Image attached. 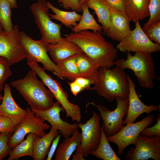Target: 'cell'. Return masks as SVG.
<instances>
[{
	"label": "cell",
	"mask_w": 160,
	"mask_h": 160,
	"mask_svg": "<svg viewBox=\"0 0 160 160\" xmlns=\"http://www.w3.org/2000/svg\"><path fill=\"white\" fill-rule=\"evenodd\" d=\"M65 38L77 44L99 66L110 68L117 57V49L107 41L100 32L88 30L65 35Z\"/></svg>",
	"instance_id": "cell-1"
},
{
	"label": "cell",
	"mask_w": 160,
	"mask_h": 160,
	"mask_svg": "<svg viewBox=\"0 0 160 160\" xmlns=\"http://www.w3.org/2000/svg\"><path fill=\"white\" fill-rule=\"evenodd\" d=\"M10 66L6 58L0 56V92L3 89L4 83L12 74Z\"/></svg>",
	"instance_id": "cell-32"
},
{
	"label": "cell",
	"mask_w": 160,
	"mask_h": 160,
	"mask_svg": "<svg viewBox=\"0 0 160 160\" xmlns=\"http://www.w3.org/2000/svg\"><path fill=\"white\" fill-rule=\"evenodd\" d=\"M30 9L42 35L40 40L41 42L46 45L54 44L62 39L61 25L51 20L49 8L45 0H38L37 2L31 5Z\"/></svg>",
	"instance_id": "cell-6"
},
{
	"label": "cell",
	"mask_w": 160,
	"mask_h": 160,
	"mask_svg": "<svg viewBox=\"0 0 160 160\" xmlns=\"http://www.w3.org/2000/svg\"><path fill=\"white\" fill-rule=\"evenodd\" d=\"M17 127L9 118L3 116H0V133L14 132Z\"/></svg>",
	"instance_id": "cell-36"
},
{
	"label": "cell",
	"mask_w": 160,
	"mask_h": 160,
	"mask_svg": "<svg viewBox=\"0 0 160 160\" xmlns=\"http://www.w3.org/2000/svg\"><path fill=\"white\" fill-rule=\"evenodd\" d=\"M127 59H119L114 62L116 67L133 71L140 86L151 89L154 86L153 80L157 77L151 53L137 52L133 55L127 52Z\"/></svg>",
	"instance_id": "cell-4"
},
{
	"label": "cell",
	"mask_w": 160,
	"mask_h": 160,
	"mask_svg": "<svg viewBox=\"0 0 160 160\" xmlns=\"http://www.w3.org/2000/svg\"><path fill=\"white\" fill-rule=\"evenodd\" d=\"M144 31L149 39L160 44V21L150 27Z\"/></svg>",
	"instance_id": "cell-35"
},
{
	"label": "cell",
	"mask_w": 160,
	"mask_h": 160,
	"mask_svg": "<svg viewBox=\"0 0 160 160\" xmlns=\"http://www.w3.org/2000/svg\"><path fill=\"white\" fill-rule=\"evenodd\" d=\"M156 124L150 127L144 128L140 134L149 137L156 136L160 137V114H158L155 118Z\"/></svg>",
	"instance_id": "cell-34"
},
{
	"label": "cell",
	"mask_w": 160,
	"mask_h": 160,
	"mask_svg": "<svg viewBox=\"0 0 160 160\" xmlns=\"http://www.w3.org/2000/svg\"><path fill=\"white\" fill-rule=\"evenodd\" d=\"M154 119L153 115L148 114L138 122L127 124L115 135L107 137V139L109 142L116 144L118 148V154L121 155L128 146L132 144L135 145L140 132L144 128L151 124Z\"/></svg>",
	"instance_id": "cell-12"
},
{
	"label": "cell",
	"mask_w": 160,
	"mask_h": 160,
	"mask_svg": "<svg viewBox=\"0 0 160 160\" xmlns=\"http://www.w3.org/2000/svg\"><path fill=\"white\" fill-rule=\"evenodd\" d=\"M46 47L52 61L56 64L72 56L83 52L77 44L65 38L55 44H47Z\"/></svg>",
	"instance_id": "cell-19"
},
{
	"label": "cell",
	"mask_w": 160,
	"mask_h": 160,
	"mask_svg": "<svg viewBox=\"0 0 160 160\" xmlns=\"http://www.w3.org/2000/svg\"><path fill=\"white\" fill-rule=\"evenodd\" d=\"M82 15L79 23L71 29L73 32L76 33L81 31L91 30L93 32H101L103 29L102 26L99 25L95 19L93 15L90 12L86 2L81 6Z\"/></svg>",
	"instance_id": "cell-24"
},
{
	"label": "cell",
	"mask_w": 160,
	"mask_h": 160,
	"mask_svg": "<svg viewBox=\"0 0 160 160\" xmlns=\"http://www.w3.org/2000/svg\"><path fill=\"white\" fill-rule=\"evenodd\" d=\"M13 132L0 133V160L9 155L13 149L8 145V140Z\"/></svg>",
	"instance_id": "cell-33"
},
{
	"label": "cell",
	"mask_w": 160,
	"mask_h": 160,
	"mask_svg": "<svg viewBox=\"0 0 160 160\" xmlns=\"http://www.w3.org/2000/svg\"><path fill=\"white\" fill-rule=\"evenodd\" d=\"M87 0H79L80 4L81 7L82 5L84 3L86 2Z\"/></svg>",
	"instance_id": "cell-44"
},
{
	"label": "cell",
	"mask_w": 160,
	"mask_h": 160,
	"mask_svg": "<svg viewBox=\"0 0 160 160\" xmlns=\"http://www.w3.org/2000/svg\"><path fill=\"white\" fill-rule=\"evenodd\" d=\"M100 117L96 112L93 111L92 117L84 124L79 122L78 127L81 130V141L77 146L76 151L87 157L91 151L96 149L98 146L101 136Z\"/></svg>",
	"instance_id": "cell-9"
},
{
	"label": "cell",
	"mask_w": 160,
	"mask_h": 160,
	"mask_svg": "<svg viewBox=\"0 0 160 160\" xmlns=\"http://www.w3.org/2000/svg\"><path fill=\"white\" fill-rule=\"evenodd\" d=\"M17 25L9 33L0 34V56L6 58L10 65L26 58V54L20 41Z\"/></svg>",
	"instance_id": "cell-13"
},
{
	"label": "cell",
	"mask_w": 160,
	"mask_h": 160,
	"mask_svg": "<svg viewBox=\"0 0 160 160\" xmlns=\"http://www.w3.org/2000/svg\"><path fill=\"white\" fill-rule=\"evenodd\" d=\"M107 137L101 127V136L97 148L91 151L90 154L103 160H121L110 146Z\"/></svg>",
	"instance_id": "cell-28"
},
{
	"label": "cell",
	"mask_w": 160,
	"mask_h": 160,
	"mask_svg": "<svg viewBox=\"0 0 160 160\" xmlns=\"http://www.w3.org/2000/svg\"><path fill=\"white\" fill-rule=\"evenodd\" d=\"M130 33L117 44L116 47L124 53L132 52L152 53L160 50V44L149 39L141 27L139 21Z\"/></svg>",
	"instance_id": "cell-10"
},
{
	"label": "cell",
	"mask_w": 160,
	"mask_h": 160,
	"mask_svg": "<svg viewBox=\"0 0 160 160\" xmlns=\"http://www.w3.org/2000/svg\"><path fill=\"white\" fill-rule=\"evenodd\" d=\"M3 89L4 94L0 104V113L1 116L9 118L14 124L18 126L25 118L27 111L20 107L14 100L9 84H5Z\"/></svg>",
	"instance_id": "cell-17"
},
{
	"label": "cell",
	"mask_w": 160,
	"mask_h": 160,
	"mask_svg": "<svg viewBox=\"0 0 160 160\" xmlns=\"http://www.w3.org/2000/svg\"><path fill=\"white\" fill-rule=\"evenodd\" d=\"M110 8L111 24L106 34L112 40L120 42L131 32V20L125 13Z\"/></svg>",
	"instance_id": "cell-18"
},
{
	"label": "cell",
	"mask_w": 160,
	"mask_h": 160,
	"mask_svg": "<svg viewBox=\"0 0 160 160\" xmlns=\"http://www.w3.org/2000/svg\"><path fill=\"white\" fill-rule=\"evenodd\" d=\"M129 83V93L128 97L129 105L127 114L124 125L133 123L140 115L143 113L151 114L153 111H159L160 105L151 104L147 105L143 103L139 98L135 89V85L128 75H127Z\"/></svg>",
	"instance_id": "cell-16"
},
{
	"label": "cell",
	"mask_w": 160,
	"mask_h": 160,
	"mask_svg": "<svg viewBox=\"0 0 160 160\" xmlns=\"http://www.w3.org/2000/svg\"><path fill=\"white\" fill-rule=\"evenodd\" d=\"M72 135L71 137H65L58 146L55 155V160H68L76 147L81 144V134L78 132V129Z\"/></svg>",
	"instance_id": "cell-22"
},
{
	"label": "cell",
	"mask_w": 160,
	"mask_h": 160,
	"mask_svg": "<svg viewBox=\"0 0 160 160\" xmlns=\"http://www.w3.org/2000/svg\"><path fill=\"white\" fill-rule=\"evenodd\" d=\"M49 8L55 13H49L51 19H55L60 22L68 28H71L72 26H76L77 22L79 21L81 15L77 13L75 10L68 12L60 10L53 6L50 2H47Z\"/></svg>",
	"instance_id": "cell-25"
},
{
	"label": "cell",
	"mask_w": 160,
	"mask_h": 160,
	"mask_svg": "<svg viewBox=\"0 0 160 160\" xmlns=\"http://www.w3.org/2000/svg\"><path fill=\"white\" fill-rule=\"evenodd\" d=\"M12 9L9 1L0 0V23L5 32H10L13 28L11 20Z\"/></svg>",
	"instance_id": "cell-30"
},
{
	"label": "cell",
	"mask_w": 160,
	"mask_h": 160,
	"mask_svg": "<svg viewBox=\"0 0 160 160\" xmlns=\"http://www.w3.org/2000/svg\"><path fill=\"white\" fill-rule=\"evenodd\" d=\"M74 81L79 84L84 90L90 89L91 85L95 84V81L94 79L81 76L78 77Z\"/></svg>",
	"instance_id": "cell-38"
},
{
	"label": "cell",
	"mask_w": 160,
	"mask_h": 160,
	"mask_svg": "<svg viewBox=\"0 0 160 160\" xmlns=\"http://www.w3.org/2000/svg\"><path fill=\"white\" fill-rule=\"evenodd\" d=\"M36 72L31 69L23 78L10 82L22 96L31 110L47 109L55 104L54 96L49 89L37 78Z\"/></svg>",
	"instance_id": "cell-3"
},
{
	"label": "cell",
	"mask_w": 160,
	"mask_h": 160,
	"mask_svg": "<svg viewBox=\"0 0 160 160\" xmlns=\"http://www.w3.org/2000/svg\"><path fill=\"white\" fill-rule=\"evenodd\" d=\"M3 31V29L2 25L0 23V34Z\"/></svg>",
	"instance_id": "cell-45"
},
{
	"label": "cell",
	"mask_w": 160,
	"mask_h": 160,
	"mask_svg": "<svg viewBox=\"0 0 160 160\" xmlns=\"http://www.w3.org/2000/svg\"><path fill=\"white\" fill-rule=\"evenodd\" d=\"M76 63L80 76L94 80L100 67L97 63L83 52L78 55Z\"/></svg>",
	"instance_id": "cell-26"
},
{
	"label": "cell",
	"mask_w": 160,
	"mask_h": 160,
	"mask_svg": "<svg viewBox=\"0 0 160 160\" xmlns=\"http://www.w3.org/2000/svg\"><path fill=\"white\" fill-rule=\"evenodd\" d=\"M78 55L72 56L56 64L63 72L64 78L71 81L80 76L76 63Z\"/></svg>",
	"instance_id": "cell-29"
},
{
	"label": "cell",
	"mask_w": 160,
	"mask_h": 160,
	"mask_svg": "<svg viewBox=\"0 0 160 160\" xmlns=\"http://www.w3.org/2000/svg\"><path fill=\"white\" fill-rule=\"evenodd\" d=\"M61 3L63 7L66 9L75 10L78 12L82 11L79 0H57Z\"/></svg>",
	"instance_id": "cell-37"
},
{
	"label": "cell",
	"mask_w": 160,
	"mask_h": 160,
	"mask_svg": "<svg viewBox=\"0 0 160 160\" xmlns=\"http://www.w3.org/2000/svg\"><path fill=\"white\" fill-rule=\"evenodd\" d=\"M70 87V90L72 94L76 96L77 94L84 89L74 81L71 82H68Z\"/></svg>",
	"instance_id": "cell-41"
},
{
	"label": "cell",
	"mask_w": 160,
	"mask_h": 160,
	"mask_svg": "<svg viewBox=\"0 0 160 160\" xmlns=\"http://www.w3.org/2000/svg\"><path fill=\"white\" fill-rule=\"evenodd\" d=\"M110 7L125 13L124 0H105Z\"/></svg>",
	"instance_id": "cell-39"
},
{
	"label": "cell",
	"mask_w": 160,
	"mask_h": 160,
	"mask_svg": "<svg viewBox=\"0 0 160 160\" xmlns=\"http://www.w3.org/2000/svg\"><path fill=\"white\" fill-rule=\"evenodd\" d=\"M36 136L34 133L28 134L26 139L12 149L7 160H17L25 156H29L32 158L34 140Z\"/></svg>",
	"instance_id": "cell-27"
},
{
	"label": "cell",
	"mask_w": 160,
	"mask_h": 160,
	"mask_svg": "<svg viewBox=\"0 0 160 160\" xmlns=\"http://www.w3.org/2000/svg\"><path fill=\"white\" fill-rule=\"evenodd\" d=\"M61 135L57 136L53 140L50 148L48 153L47 160H51L57 147Z\"/></svg>",
	"instance_id": "cell-40"
},
{
	"label": "cell",
	"mask_w": 160,
	"mask_h": 160,
	"mask_svg": "<svg viewBox=\"0 0 160 160\" xmlns=\"http://www.w3.org/2000/svg\"><path fill=\"white\" fill-rule=\"evenodd\" d=\"M148 9L150 18L142 28L144 31L160 21V0H150Z\"/></svg>",
	"instance_id": "cell-31"
},
{
	"label": "cell",
	"mask_w": 160,
	"mask_h": 160,
	"mask_svg": "<svg viewBox=\"0 0 160 160\" xmlns=\"http://www.w3.org/2000/svg\"><path fill=\"white\" fill-rule=\"evenodd\" d=\"M9 1L11 5L12 9L17 8V5L16 0H6Z\"/></svg>",
	"instance_id": "cell-43"
},
{
	"label": "cell",
	"mask_w": 160,
	"mask_h": 160,
	"mask_svg": "<svg viewBox=\"0 0 160 160\" xmlns=\"http://www.w3.org/2000/svg\"><path fill=\"white\" fill-rule=\"evenodd\" d=\"M27 63L31 69L36 72L44 84L49 88L57 101L64 109L67 118L70 117L73 121L80 122L81 115L80 108L69 101L68 94L64 90L60 82L53 79L37 63L27 61Z\"/></svg>",
	"instance_id": "cell-5"
},
{
	"label": "cell",
	"mask_w": 160,
	"mask_h": 160,
	"mask_svg": "<svg viewBox=\"0 0 160 160\" xmlns=\"http://www.w3.org/2000/svg\"><path fill=\"white\" fill-rule=\"evenodd\" d=\"M1 116V113H0V116Z\"/></svg>",
	"instance_id": "cell-47"
},
{
	"label": "cell",
	"mask_w": 160,
	"mask_h": 160,
	"mask_svg": "<svg viewBox=\"0 0 160 160\" xmlns=\"http://www.w3.org/2000/svg\"><path fill=\"white\" fill-rule=\"evenodd\" d=\"M26 109L27 113L25 118L17 126L16 131L8 140V146L13 149L25 140L24 137L27 134L33 133L37 137H41L46 134L45 130L50 127L49 125L44 123L45 120L36 116L31 109L27 108Z\"/></svg>",
	"instance_id": "cell-11"
},
{
	"label": "cell",
	"mask_w": 160,
	"mask_h": 160,
	"mask_svg": "<svg viewBox=\"0 0 160 160\" xmlns=\"http://www.w3.org/2000/svg\"><path fill=\"white\" fill-rule=\"evenodd\" d=\"M86 3L89 8L93 10L97 21L102 25L103 34H106L111 24V14L109 5L105 0H88Z\"/></svg>",
	"instance_id": "cell-23"
},
{
	"label": "cell",
	"mask_w": 160,
	"mask_h": 160,
	"mask_svg": "<svg viewBox=\"0 0 160 160\" xmlns=\"http://www.w3.org/2000/svg\"><path fill=\"white\" fill-rule=\"evenodd\" d=\"M60 134L59 131L51 127L49 132L41 137L36 136L34 140V160H44L48 154L53 140Z\"/></svg>",
	"instance_id": "cell-20"
},
{
	"label": "cell",
	"mask_w": 160,
	"mask_h": 160,
	"mask_svg": "<svg viewBox=\"0 0 160 160\" xmlns=\"http://www.w3.org/2000/svg\"><path fill=\"white\" fill-rule=\"evenodd\" d=\"M94 86L90 88L111 102L118 98H128L129 89L124 69L116 67L111 69L106 66L99 67L95 76Z\"/></svg>",
	"instance_id": "cell-2"
},
{
	"label": "cell",
	"mask_w": 160,
	"mask_h": 160,
	"mask_svg": "<svg viewBox=\"0 0 160 160\" xmlns=\"http://www.w3.org/2000/svg\"><path fill=\"white\" fill-rule=\"evenodd\" d=\"M117 102L116 108L111 111L107 108L100 105L92 104L96 106L100 112V118L103 121L101 127L107 137L115 135L124 127V117L128 112L129 100L128 98L121 100L116 98Z\"/></svg>",
	"instance_id": "cell-8"
},
{
	"label": "cell",
	"mask_w": 160,
	"mask_h": 160,
	"mask_svg": "<svg viewBox=\"0 0 160 160\" xmlns=\"http://www.w3.org/2000/svg\"><path fill=\"white\" fill-rule=\"evenodd\" d=\"M150 0H124L125 12L131 21L135 22L149 16Z\"/></svg>",
	"instance_id": "cell-21"
},
{
	"label": "cell",
	"mask_w": 160,
	"mask_h": 160,
	"mask_svg": "<svg viewBox=\"0 0 160 160\" xmlns=\"http://www.w3.org/2000/svg\"><path fill=\"white\" fill-rule=\"evenodd\" d=\"M3 98V96L0 92V104L1 103Z\"/></svg>",
	"instance_id": "cell-46"
},
{
	"label": "cell",
	"mask_w": 160,
	"mask_h": 160,
	"mask_svg": "<svg viewBox=\"0 0 160 160\" xmlns=\"http://www.w3.org/2000/svg\"><path fill=\"white\" fill-rule=\"evenodd\" d=\"M36 116H39L48 121L52 127L59 130L64 137L70 136L78 129L77 124L65 121L60 116V112L64 109L57 101L51 108L45 110H32Z\"/></svg>",
	"instance_id": "cell-15"
},
{
	"label": "cell",
	"mask_w": 160,
	"mask_h": 160,
	"mask_svg": "<svg viewBox=\"0 0 160 160\" xmlns=\"http://www.w3.org/2000/svg\"><path fill=\"white\" fill-rule=\"evenodd\" d=\"M19 36L20 42L26 54L27 61L41 63L45 70L52 72L60 79H64L62 71L49 57L46 44L40 40L33 39L23 31L19 32Z\"/></svg>",
	"instance_id": "cell-7"
},
{
	"label": "cell",
	"mask_w": 160,
	"mask_h": 160,
	"mask_svg": "<svg viewBox=\"0 0 160 160\" xmlns=\"http://www.w3.org/2000/svg\"><path fill=\"white\" fill-rule=\"evenodd\" d=\"M135 147L130 148L125 155L126 160H145L152 158L160 160V137H149L139 134Z\"/></svg>",
	"instance_id": "cell-14"
},
{
	"label": "cell",
	"mask_w": 160,
	"mask_h": 160,
	"mask_svg": "<svg viewBox=\"0 0 160 160\" xmlns=\"http://www.w3.org/2000/svg\"><path fill=\"white\" fill-rule=\"evenodd\" d=\"M84 156L80 153L76 151L74 154L72 155V160H85Z\"/></svg>",
	"instance_id": "cell-42"
}]
</instances>
